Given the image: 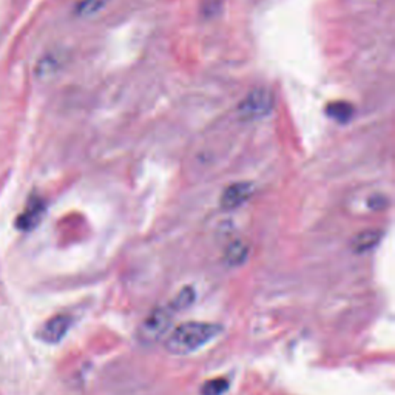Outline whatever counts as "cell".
I'll list each match as a JSON object with an SVG mask.
<instances>
[{"label": "cell", "mask_w": 395, "mask_h": 395, "mask_svg": "<svg viewBox=\"0 0 395 395\" xmlns=\"http://www.w3.org/2000/svg\"><path fill=\"white\" fill-rule=\"evenodd\" d=\"M221 331L223 327L215 323H184L167 335L164 348L173 355H187L216 338Z\"/></svg>", "instance_id": "6da1fadb"}, {"label": "cell", "mask_w": 395, "mask_h": 395, "mask_svg": "<svg viewBox=\"0 0 395 395\" xmlns=\"http://www.w3.org/2000/svg\"><path fill=\"white\" fill-rule=\"evenodd\" d=\"M175 310L172 309L170 305L161 306L151 310L148 317H146V320L142 322L136 331V337L141 344H155L161 340L164 335L170 331Z\"/></svg>", "instance_id": "7a4b0ae2"}, {"label": "cell", "mask_w": 395, "mask_h": 395, "mask_svg": "<svg viewBox=\"0 0 395 395\" xmlns=\"http://www.w3.org/2000/svg\"><path fill=\"white\" fill-rule=\"evenodd\" d=\"M275 105V96L272 90L269 88H255L241 100L238 107V113L242 119H261L267 114H271Z\"/></svg>", "instance_id": "3957f363"}, {"label": "cell", "mask_w": 395, "mask_h": 395, "mask_svg": "<svg viewBox=\"0 0 395 395\" xmlns=\"http://www.w3.org/2000/svg\"><path fill=\"white\" fill-rule=\"evenodd\" d=\"M73 324V318L70 315H56L40 327L39 338L48 344H56L62 341L66 334H69L70 327Z\"/></svg>", "instance_id": "277c9868"}, {"label": "cell", "mask_w": 395, "mask_h": 395, "mask_svg": "<svg viewBox=\"0 0 395 395\" xmlns=\"http://www.w3.org/2000/svg\"><path fill=\"white\" fill-rule=\"evenodd\" d=\"M44 213H45L44 201L37 196H33V198H30L28 204H27V207H25L23 212L19 215L18 221H16V225H18V229H20L23 232L33 230L42 221Z\"/></svg>", "instance_id": "5b68a950"}, {"label": "cell", "mask_w": 395, "mask_h": 395, "mask_svg": "<svg viewBox=\"0 0 395 395\" xmlns=\"http://www.w3.org/2000/svg\"><path fill=\"white\" fill-rule=\"evenodd\" d=\"M254 193V187L249 182H237L227 187L221 196V207L225 210H233L242 206Z\"/></svg>", "instance_id": "8992f818"}, {"label": "cell", "mask_w": 395, "mask_h": 395, "mask_svg": "<svg viewBox=\"0 0 395 395\" xmlns=\"http://www.w3.org/2000/svg\"><path fill=\"white\" fill-rule=\"evenodd\" d=\"M382 240V232L380 230H365L358 233L357 237L352 241V247L358 254H363V252H369L374 249L378 242Z\"/></svg>", "instance_id": "52a82bcc"}, {"label": "cell", "mask_w": 395, "mask_h": 395, "mask_svg": "<svg viewBox=\"0 0 395 395\" xmlns=\"http://www.w3.org/2000/svg\"><path fill=\"white\" fill-rule=\"evenodd\" d=\"M249 247L241 241H235L225 250V261L230 266H241L247 259Z\"/></svg>", "instance_id": "ba28073f"}, {"label": "cell", "mask_w": 395, "mask_h": 395, "mask_svg": "<svg viewBox=\"0 0 395 395\" xmlns=\"http://www.w3.org/2000/svg\"><path fill=\"white\" fill-rule=\"evenodd\" d=\"M326 113L338 122H349L350 117L354 116V107L348 102H332L327 105Z\"/></svg>", "instance_id": "9c48e42d"}, {"label": "cell", "mask_w": 395, "mask_h": 395, "mask_svg": "<svg viewBox=\"0 0 395 395\" xmlns=\"http://www.w3.org/2000/svg\"><path fill=\"white\" fill-rule=\"evenodd\" d=\"M195 298H196L195 290H193L191 288H184L178 293V295L175 297V300L170 302V306H172L175 312H179V310H184V309H187L189 306H191L193 301H195Z\"/></svg>", "instance_id": "30bf717a"}, {"label": "cell", "mask_w": 395, "mask_h": 395, "mask_svg": "<svg viewBox=\"0 0 395 395\" xmlns=\"http://www.w3.org/2000/svg\"><path fill=\"white\" fill-rule=\"evenodd\" d=\"M229 380L225 378H213V380H208L203 384L201 388V395H224L229 391Z\"/></svg>", "instance_id": "8fae6325"}, {"label": "cell", "mask_w": 395, "mask_h": 395, "mask_svg": "<svg viewBox=\"0 0 395 395\" xmlns=\"http://www.w3.org/2000/svg\"><path fill=\"white\" fill-rule=\"evenodd\" d=\"M100 8V0H83V2L79 5V14H83V16H88L91 13H95L98 11Z\"/></svg>", "instance_id": "7c38bea8"}]
</instances>
